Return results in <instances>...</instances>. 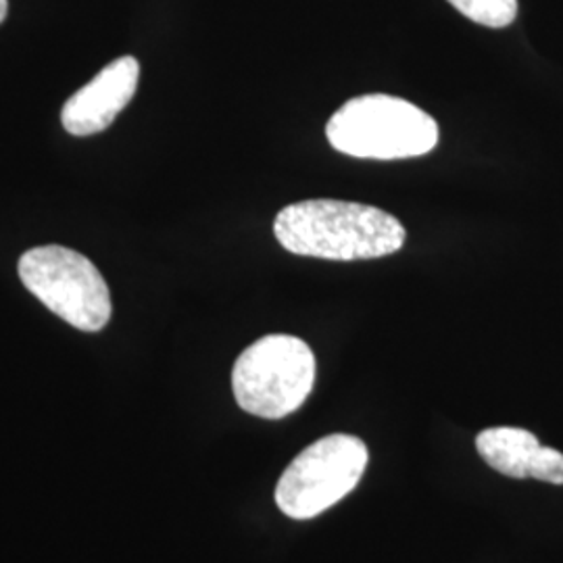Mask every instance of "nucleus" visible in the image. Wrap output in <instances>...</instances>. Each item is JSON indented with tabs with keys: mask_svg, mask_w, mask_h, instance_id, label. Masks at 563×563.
<instances>
[{
	"mask_svg": "<svg viewBox=\"0 0 563 563\" xmlns=\"http://www.w3.org/2000/svg\"><path fill=\"white\" fill-rule=\"evenodd\" d=\"M274 234L288 253L328 262L378 260L401 251L402 223L378 207L313 199L284 207Z\"/></svg>",
	"mask_w": 563,
	"mask_h": 563,
	"instance_id": "f257e3e1",
	"label": "nucleus"
},
{
	"mask_svg": "<svg viewBox=\"0 0 563 563\" xmlns=\"http://www.w3.org/2000/svg\"><path fill=\"white\" fill-rule=\"evenodd\" d=\"M334 151L357 159L422 157L439 144V123L413 102L390 95H363L344 102L325 125Z\"/></svg>",
	"mask_w": 563,
	"mask_h": 563,
	"instance_id": "f03ea898",
	"label": "nucleus"
},
{
	"mask_svg": "<svg viewBox=\"0 0 563 563\" xmlns=\"http://www.w3.org/2000/svg\"><path fill=\"white\" fill-rule=\"evenodd\" d=\"M316 384V357L307 342L269 334L249 349L232 369L234 397L246 413L280 420L307 401Z\"/></svg>",
	"mask_w": 563,
	"mask_h": 563,
	"instance_id": "7ed1b4c3",
	"label": "nucleus"
},
{
	"mask_svg": "<svg viewBox=\"0 0 563 563\" xmlns=\"http://www.w3.org/2000/svg\"><path fill=\"white\" fill-rule=\"evenodd\" d=\"M23 286L60 320L99 332L111 320L109 286L95 263L59 244L38 246L20 260Z\"/></svg>",
	"mask_w": 563,
	"mask_h": 563,
	"instance_id": "20e7f679",
	"label": "nucleus"
},
{
	"mask_svg": "<svg viewBox=\"0 0 563 563\" xmlns=\"http://www.w3.org/2000/svg\"><path fill=\"white\" fill-rule=\"evenodd\" d=\"M369 460L362 439L330 434L307 446L286 467L276 486V504L292 520H309L344 499L362 481Z\"/></svg>",
	"mask_w": 563,
	"mask_h": 563,
	"instance_id": "39448f33",
	"label": "nucleus"
},
{
	"mask_svg": "<svg viewBox=\"0 0 563 563\" xmlns=\"http://www.w3.org/2000/svg\"><path fill=\"white\" fill-rule=\"evenodd\" d=\"M141 65L134 57L109 63L101 74L63 104L60 121L74 136H92L107 130L134 99Z\"/></svg>",
	"mask_w": 563,
	"mask_h": 563,
	"instance_id": "423d86ee",
	"label": "nucleus"
},
{
	"mask_svg": "<svg viewBox=\"0 0 563 563\" xmlns=\"http://www.w3.org/2000/svg\"><path fill=\"white\" fill-rule=\"evenodd\" d=\"M476 449L484 462L509 478H528L530 465L541 449L539 439L523 428H488L476 437Z\"/></svg>",
	"mask_w": 563,
	"mask_h": 563,
	"instance_id": "0eeeda50",
	"label": "nucleus"
},
{
	"mask_svg": "<svg viewBox=\"0 0 563 563\" xmlns=\"http://www.w3.org/2000/svg\"><path fill=\"white\" fill-rule=\"evenodd\" d=\"M462 15L486 27H507L518 18V0H449Z\"/></svg>",
	"mask_w": 563,
	"mask_h": 563,
	"instance_id": "6e6552de",
	"label": "nucleus"
},
{
	"mask_svg": "<svg viewBox=\"0 0 563 563\" xmlns=\"http://www.w3.org/2000/svg\"><path fill=\"white\" fill-rule=\"evenodd\" d=\"M528 478H534L541 483L563 484V453L541 444L530 465Z\"/></svg>",
	"mask_w": 563,
	"mask_h": 563,
	"instance_id": "1a4fd4ad",
	"label": "nucleus"
},
{
	"mask_svg": "<svg viewBox=\"0 0 563 563\" xmlns=\"http://www.w3.org/2000/svg\"><path fill=\"white\" fill-rule=\"evenodd\" d=\"M7 9H9V2H7V0H0V23L7 18Z\"/></svg>",
	"mask_w": 563,
	"mask_h": 563,
	"instance_id": "9d476101",
	"label": "nucleus"
}]
</instances>
